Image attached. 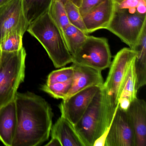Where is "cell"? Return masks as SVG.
<instances>
[{
  "mask_svg": "<svg viewBox=\"0 0 146 146\" xmlns=\"http://www.w3.org/2000/svg\"><path fill=\"white\" fill-rule=\"evenodd\" d=\"M26 52L23 47L13 52H2L0 60V107L15 99L25 77Z\"/></svg>",
  "mask_w": 146,
  "mask_h": 146,
  "instance_id": "5b68a950",
  "label": "cell"
},
{
  "mask_svg": "<svg viewBox=\"0 0 146 146\" xmlns=\"http://www.w3.org/2000/svg\"><path fill=\"white\" fill-rule=\"evenodd\" d=\"M71 1L77 6L79 7L82 3V0H71Z\"/></svg>",
  "mask_w": 146,
  "mask_h": 146,
  "instance_id": "83f0119b",
  "label": "cell"
},
{
  "mask_svg": "<svg viewBox=\"0 0 146 146\" xmlns=\"http://www.w3.org/2000/svg\"><path fill=\"white\" fill-rule=\"evenodd\" d=\"M105 146H135V135L126 111L119 107L107 134Z\"/></svg>",
  "mask_w": 146,
  "mask_h": 146,
  "instance_id": "30bf717a",
  "label": "cell"
},
{
  "mask_svg": "<svg viewBox=\"0 0 146 146\" xmlns=\"http://www.w3.org/2000/svg\"><path fill=\"white\" fill-rule=\"evenodd\" d=\"M17 128L12 146H36L49 138L52 126V108L43 98L30 92L15 96Z\"/></svg>",
  "mask_w": 146,
  "mask_h": 146,
  "instance_id": "6da1fadb",
  "label": "cell"
},
{
  "mask_svg": "<svg viewBox=\"0 0 146 146\" xmlns=\"http://www.w3.org/2000/svg\"><path fill=\"white\" fill-rule=\"evenodd\" d=\"M112 0H104L97 6L82 16L86 33L106 29L113 14Z\"/></svg>",
  "mask_w": 146,
  "mask_h": 146,
  "instance_id": "4fadbf2b",
  "label": "cell"
},
{
  "mask_svg": "<svg viewBox=\"0 0 146 146\" xmlns=\"http://www.w3.org/2000/svg\"><path fill=\"white\" fill-rule=\"evenodd\" d=\"M48 12L54 22L58 27L64 39L65 30L70 23L64 4L59 0H53Z\"/></svg>",
  "mask_w": 146,
  "mask_h": 146,
  "instance_id": "44dd1931",
  "label": "cell"
},
{
  "mask_svg": "<svg viewBox=\"0 0 146 146\" xmlns=\"http://www.w3.org/2000/svg\"><path fill=\"white\" fill-rule=\"evenodd\" d=\"M53 0H22L23 10L29 25L48 11Z\"/></svg>",
  "mask_w": 146,
  "mask_h": 146,
  "instance_id": "ac0fdd59",
  "label": "cell"
},
{
  "mask_svg": "<svg viewBox=\"0 0 146 146\" xmlns=\"http://www.w3.org/2000/svg\"><path fill=\"white\" fill-rule=\"evenodd\" d=\"M27 31L42 45L56 68L72 63V55L63 35L48 12L30 24Z\"/></svg>",
  "mask_w": 146,
  "mask_h": 146,
  "instance_id": "7a4b0ae2",
  "label": "cell"
},
{
  "mask_svg": "<svg viewBox=\"0 0 146 146\" xmlns=\"http://www.w3.org/2000/svg\"><path fill=\"white\" fill-rule=\"evenodd\" d=\"M11 1V0H0V7L10 2Z\"/></svg>",
  "mask_w": 146,
  "mask_h": 146,
  "instance_id": "f1b7e54d",
  "label": "cell"
},
{
  "mask_svg": "<svg viewBox=\"0 0 146 146\" xmlns=\"http://www.w3.org/2000/svg\"><path fill=\"white\" fill-rule=\"evenodd\" d=\"M51 132L52 137H57L62 146H84L74 125L62 116L52 126Z\"/></svg>",
  "mask_w": 146,
  "mask_h": 146,
  "instance_id": "9a60e30c",
  "label": "cell"
},
{
  "mask_svg": "<svg viewBox=\"0 0 146 146\" xmlns=\"http://www.w3.org/2000/svg\"><path fill=\"white\" fill-rule=\"evenodd\" d=\"M17 128L15 100L0 107V141L7 146H12Z\"/></svg>",
  "mask_w": 146,
  "mask_h": 146,
  "instance_id": "5bb4252c",
  "label": "cell"
},
{
  "mask_svg": "<svg viewBox=\"0 0 146 146\" xmlns=\"http://www.w3.org/2000/svg\"><path fill=\"white\" fill-rule=\"evenodd\" d=\"M114 11L146 17V0H112Z\"/></svg>",
  "mask_w": 146,
  "mask_h": 146,
  "instance_id": "d6986e66",
  "label": "cell"
},
{
  "mask_svg": "<svg viewBox=\"0 0 146 146\" xmlns=\"http://www.w3.org/2000/svg\"><path fill=\"white\" fill-rule=\"evenodd\" d=\"M64 5L70 24L79 28L86 33L82 16L79 11V7L76 5L71 0L67 1Z\"/></svg>",
  "mask_w": 146,
  "mask_h": 146,
  "instance_id": "cb8c5ba5",
  "label": "cell"
},
{
  "mask_svg": "<svg viewBox=\"0 0 146 146\" xmlns=\"http://www.w3.org/2000/svg\"><path fill=\"white\" fill-rule=\"evenodd\" d=\"M133 50L136 52L134 62L137 90L146 84V28L143 31Z\"/></svg>",
  "mask_w": 146,
  "mask_h": 146,
  "instance_id": "2e32d148",
  "label": "cell"
},
{
  "mask_svg": "<svg viewBox=\"0 0 146 146\" xmlns=\"http://www.w3.org/2000/svg\"><path fill=\"white\" fill-rule=\"evenodd\" d=\"M74 75V69L72 65L67 67H62L53 71L48 75L47 84L63 82L72 79Z\"/></svg>",
  "mask_w": 146,
  "mask_h": 146,
  "instance_id": "d4e9b609",
  "label": "cell"
},
{
  "mask_svg": "<svg viewBox=\"0 0 146 146\" xmlns=\"http://www.w3.org/2000/svg\"><path fill=\"white\" fill-rule=\"evenodd\" d=\"M59 1H60L61 3H63L64 5V4H65L66 2L67 1H68V0H59Z\"/></svg>",
  "mask_w": 146,
  "mask_h": 146,
  "instance_id": "f546056e",
  "label": "cell"
},
{
  "mask_svg": "<svg viewBox=\"0 0 146 146\" xmlns=\"http://www.w3.org/2000/svg\"><path fill=\"white\" fill-rule=\"evenodd\" d=\"M88 35L79 28L70 24L64 31V39L72 55L83 44Z\"/></svg>",
  "mask_w": 146,
  "mask_h": 146,
  "instance_id": "ffe728a7",
  "label": "cell"
},
{
  "mask_svg": "<svg viewBox=\"0 0 146 146\" xmlns=\"http://www.w3.org/2000/svg\"><path fill=\"white\" fill-rule=\"evenodd\" d=\"M74 127L84 146H105L109 127L106 120L102 88Z\"/></svg>",
  "mask_w": 146,
  "mask_h": 146,
  "instance_id": "277c9868",
  "label": "cell"
},
{
  "mask_svg": "<svg viewBox=\"0 0 146 146\" xmlns=\"http://www.w3.org/2000/svg\"><path fill=\"white\" fill-rule=\"evenodd\" d=\"M47 146H62L59 140L54 137H52L51 140L46 144Z\"/></svg>",
  "mask_w": 146,
  "mask_h": 146,
  "instance_id": "4316f807",
  "label": "cell"
},
{
  "mask_svg": "<svg viewBox=\"0 0 146 146\" xmlns=\"http://www.w3.org/2000/svg\"><path fill=\"white\" fill-rule=\"evenodd\" d=\"M135 59L131 62L128 69L119 99V108L125 111L132 102L137 98L138 90L137 88L136 75L134 66Z\"/></svg>",
  "mask_w": 146,
  "mask_h": 146,
  "instance_id": "e0dca14e",
  "label": "cell"
},
{
  "mask_svg": "<svg viewBox=\"0 0 146 146\" xmlns=\"http://www.w3.org/2000/svg\"><path fill=\"white\" fill-rule=\"evenodd\" d=\"M72 66L74 69L72 85L64 100L89 87H103L104 82L101 71L77 64H72Z\"/></svg>",
  "mask_w": 146,
  "mask_h": 146,
  "instance_id": "8fae6325",
  "label": "cell"
},
{
  "mask_svg": "<svg viewBox=\"0 0 146 146\" xmlns=\"http://www.w3.org/2000/svg\"><path fill=\"white\" fill-rule=\"evenodd\" d=\"M72 78L63 82L46 84L42 87V90L55 99H65L72 85Z\"/></svg>",
  "mask_w": 146,
  "mask_h": 146,
  "instance_id": "7402d4cb",
  "label": "cell"
},
{
  "mask_svg": "<svg viewBox=\"0 0 146 146\" xmlns=\"http://www.w3.org/2000/svg\"><path fill=\"white\" fill-rule=\"evenodd\" d=\"M23 35L17 32L8 35L0 42L1 51L13 52L20 50L23 47Z\"/></svg>",
  "mask_w": 146,
  "mask_h": 146,
  "instance_id": "603a6c76",
  "label": "cell"
},
{
  "mask_svg": "<svg viewBox=\"0 0 146 146\" xmlns=\"http://www.w3.org/2000/svg\"><path fill=\"white\" fill-rule=\"evenodd\" d=\"M111 63V54L107 39L88 35L83 44L72 55V64L102 71Z\"/></svg>",
  "mask_w": 146,
  "mask_h": 146,
  "instance_id": "8992f818",
  "label": "cell"
},
{
  "mask_svg": "<svg viewBox=\"0 0 146 146\" xmlns=\"http://www.w3.org/2000/svg\"><path fill=\"white\" fill-rule=\"evenodd\" d=\"M136 55L135 50L124 48L117 53L109 66L108 76L102 89L106 113L111 121L117 110L119 99L128 69Z\"/></svg>",
  "mask_w": 146,
  "mask_h": 146,
  "instance_id": "3957f363",
  "label": "cell"
},
{
  "mask_svg": "<svg viewBox=\"0 0 146 146\" xmlns=\"http://www.w3.org/2000/svg\"><path fill=\"white\" fill-rule=\"evenodd\" d=\"M2 51H1V48H0V60H1V55H2Z\"/></svg>",
  "mask_w": 146,
  "mask_h": 146,
  "instance_id": "4dcf8cb0",
  "label": "cell"
},
{
  "mask_svg": "<svg viewBox=\"0 0 146 146\" xmlns=\"http://www.w3.org/2000/svg\"><path fill=\"white\" fill-rule=\"evenodd\" d=\"M104 0H82L79 10L82 16L100 5Z\"/></svg>",
  "mask_w": 146,
  "mask_h": 146,
  "instance_id": "484cf974",
  "label": "cell"
},
{
  "mask_svg": "<svg viewBox=\"0 0 146 146\" xmlns=\"http://www.w3.org/2000/svg\"><path fill=\"white\" fill-rule=\"evenodd\" d=\"M100 88L89 87L63 100L59 106L61 116L73 125L81 119Z\"/></svg>",
  "mask_w": 146,
  "mask_h": 146,
  "instance_id": "9c48e42d",
  "label": "cell"
},
{
  "mask_svg": "<svg viewBox=\"0 0 146 146\" xmlns=\"http://www.w3.org/2000/svg\"><path fill=\"white\" fill-rule=\"evenodd\" d=\"M29 26L22 0H11L0 7V42L12 33L17 32L24 35Z\"/></svg>",
  "mask_w": 146,
  "mask_h": 146,
  "instance_id": "ba28073f",
  "label": "cell"
},
{
  "mask_svg": "<svg viewBox=\"0 0 146 146\" xmlns=\"http://www.w3.org/2000/svg\"><path fill=\"white\" fill-rule=\"evenodd\" d=\"M146 28V17L113 11L106 29L133 49Z\"/></svg>",
  "mask_w": 146,
  "mask_h": 146,
  "instance_id": "52a82bcc",
  "label": "cell"
},
{
  "mask_svg": "<svg viewBox=\"0 0 146 146\" xmlns=\"http://www.w3.org/2000/svg\"><path fill=\"white\" fill-rule=\"evenodd\" d=\"M126 113L134 131L135 146H146V103L144 100L136 98Z\"/></svg>",
  "mask_w": 146,
  "mask_h": 146,
  "instance_id": "7c38bea8",
  "label": "cell"
}]
</instances>
